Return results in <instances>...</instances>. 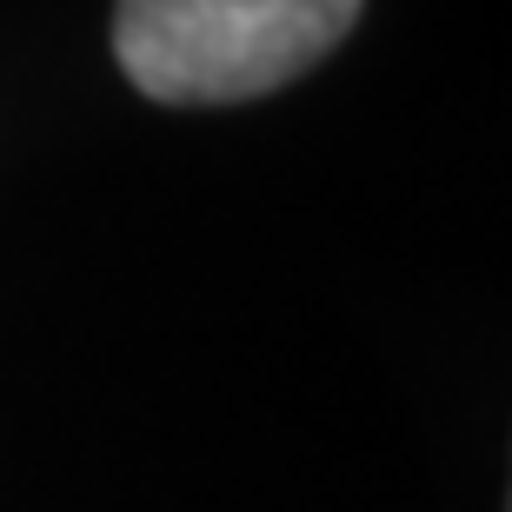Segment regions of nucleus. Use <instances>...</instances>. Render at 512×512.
<instances>
[{"label": "nucleus", "instance_id": "f257e3e1", "mask_svg": "<svg viewBox=\"0 0 512 512\" xmlns=\"http://www.w3.org/2000/svg\"><path fill=\"white\" fill-rule=\"evenodd\" d=\"M366 0H120L114 54L147 100L233 107L320 67Z\"/></svg>", "mask_w": 512, "mask_h": 512}]
</instances>
